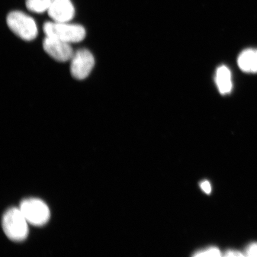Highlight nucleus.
<instances>
[{"instance_id":"f257e3e1","label":"nucleus","mask_w":257,"mask_h":257,"mask_svg":"<svg viewBox=\"0 0 257 257\" xmlns=\"http://www.w3.org/2000/svg\"><path fill=\"white\" fill-rule=\"evenodd\" d=\"M46 36L71 44L79 43L85 39V29L82 25L69 22H47L43 26Z\"/></svg>"},{"instance_id":"f03ea898","label":"nucleus","mask_w":257,"mask_h":257,"mask_svg":"<svg viewBox=\"0 0 257 257\" xmlns=\"http://www.w3.org/2000/svg\"><path fill=\"white\" fill-rule=\"evenodd\" d=\"M2 227L6 236L14 242H22L28 236V222L19 208H9L5 212Z\"/></svg>"},{"instance_id":"7ed1b4c3","label":"nucleus","mask_w":257,"mask_h":257,"mask_svg":"<svg viewBox=\"0 0 257 257\" xmlns=\"http://www.w3.org/2000/svg\"><path fill=\"white\" fill-rule=\"evenodd\" d=\"M10 30L21 39L30 41L36 38L38 28L31 16L21 11L10 12L6 18Z\"/></svg>"},{"instance_id":"20e7f679","label":"nucleus","mask_w":257,"mask_h":257,"mask_svg":"<svg viewBox=\"0 0 257 257\" xmlns=\"http://www.w3.org/2000/svg\"><path fill=\"white\" fill-rule=\"evenodd\" d=\"M19 209L28 223L33 226H44L50 220V209L44 201L39 199H25L21 202Z\"/></svg>"},{"instance_id":"39448f33","label":"nucleus","mask_w":257,"mask_h":257,"mask_svg":"<svg viewBox=\"0 0 257 257\" xmlns=\"http://www.w3.org/2000/svg\"><path fill=\"white\" fill-rule=\"evenodd\" d=\"M95 65V59L91 51L80 49L73 54L70 64V73L74 78L83 80L87 78Z\"/></svg>"},{"instance_id":"423d86ee","label":"nucleus","mask_w":257,"mask_h":257,"mask_svg":"<svg viewBox=\"0 0 257 257\" xmlns=\"http://www.w3.org/2000/svg\"><path fill=\"white\" fill-rule=\"evenodd\" d=\"M43 46L48 55L57 62H66L71 60L75 53L70 44L53 37L46 36Z\"/></svg>"},{"instance_id":"0eeeda50","label":"nucleus","mask_w":257,"mask_h":257,"mask_svg":"<svg viewBox=\"0 0 257 257\" xmlns=\"http://www.w3.org/2000/svg\"><path fill=\"white\" fill-rule=\"evenodd\" d=\"M47 12L53 21L59 22H69L75 15L71 0H53Z\"/></svg>"},{"instance_id":"6e6552de","label":"nucleus","mask_w":257,"mask_h":257,"mask_svg":"<svg viewBox=\"0 0 257 257\" xmlns=\"http://www.w3.org/2000/svg\"><path fill=\"white\" fill-rule=\"evenodd\" d=\"M237 63L243 72L257 73V49L249 48L243 51L238 57Z\"/></svg>"},{"instance_id":"1a4fd4ad","label":"nucleus","mask_w":257,"mask_h":257,"mask_svg":"<svg viewBox=\"0 0 257 257\" xmlns=\"http://www.w3.org/2000/svg\"><path fill=\"white\" fill-rule=\"evenodd\" d=\"M216 80L217 87L221 94H227L232 91V75L227 67L221 66L218 67L216 72Z\"/></svg>"},{"instance_id":"9d476101","label":"nucleus","mask_w":257,"mask_h":257,"mask_svg":"<svg viewBox=\"0 0 257 257\" xmlns=\"http://www.w3.org/2000/svg\"><path fill=\"white\" fill-rule=\"evenodd\" d=\"M53 0H27L26 6L29 11L42 14L47 11Z\"/></svg>"},{"instance_id":"9b49d317","label":"nucleus","mask_w":257,"mask_h":257,"mask_svg":"<svg viewBox=\"0 0 257 257\" xmlns=\"http://www.w3.org/2000/svg\"><path fill=\"white\" fill-rule=\"evenodd\" d=\"M193 256L197 257L221 256V252L217 247L211 246L207 249L198 250L194 253Z\"/></svg>"},{"instance_id":"f8f14e48","label":"nucleus","mask_w":257,"mask_h":257,"mask_svg":"<svg viewBox=\"0 0 257 257\" xmlns=\"http://www.w3.org/2000/svg\"><path fill=\"white\" fill-rule=\"evenodd\" d=\"M244 255L249 257H257V243H252L246 247Z\"/></svg>"},{"instance_id":"ddd939ff","label":"nucleus","mask_w":257,"mask_h":257,"mask_svg":"<svg viewBox=\"0 0 257 257\" xmlns=\"http://www.w3.org/2000/svg\"><path fill=\"white\" fill-rule=\"evenodd\" d=\"M200 188L205 194H210L211 192V185L210 182L205 180L200 183Z\"/></svg>"},{"instance_id":"4468645a","label":"nucleus","mask_w":257,"mask_h":257,"mask_svg":"<svg viewBox=\"0 0 257 257\" xmlns=\"http://www.w3.org/2000/svg\"><path fill=\"white\" fill-rule=\"evenodd\" d=\"M224 256L227 257H240V256H244V253L239 251V250H227L226 252H225Z\"/></svg>"}]
</instances>
